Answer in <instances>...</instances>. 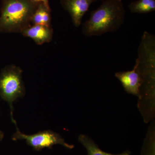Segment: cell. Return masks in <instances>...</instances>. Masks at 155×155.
<instances>
[{
	"mask_svg": "<svg viewBox=\"0 0 155 155\" xmlns=\"http://www.w3.org/2000/svg\"><path fill=\"white\" fill-rule=\"evenodd\" d=\"M121 1H123V0H121Z\"/></svg>",
	"mask_w": 155,
	"mask_h": 155,
	"instance_id": "14",
	"label": "cell"
},
{
	"mask_svg": "<svg viewBox=\"0 0 155 155\" xmlns=\"http://www.w3.org/2000/svg\"><path fill=\"white\" fill-rule=\"evenodd\" d=\"M99 0H61L60 2L63 8L70 15L73 25L78 28L91 4Z\"/></svg>",
	"mask_w": 155,
	"mask_h": 155,
	"instance_id": "6",
	"label": "cell"
},
{
	"mask_svg": "<svg viewBox=\"0 0 155 155\" xmlns=\"http://www.w3.org/2000/svg\"><path fill=\"white\" fill-rule=\"evenodd\" d=\"M22 73L21 68L11 65L5 67L0 74V97L8 103L14 123L16 122L13 116V103L25 94Z\"/></svg>",
	"mask_w": 155,
	"mask_h": 155,
	"instance_id": "4",
	"label": "cell"
},
{
	"mask_svg": "<svg viewBox=\"0 0 155 155\" xmlns=\"http://www.w3.org/2000/svg\"><path fill=\"white\" fill-rule=\"evenodd\" d=\"M4 133H3L2 131L0 130V141H1V140H2V139L3 138V137H4Z\"/></svg>",
	"mask_w": 155,
	"mask_h": 155,
	"instance_id": "13",
	"label": "cell"
},
{
	"mask_svg": "<svg viewBox=\"0 0 155 155\" xmlns=\"http://www.w3.org/2000/svg\"><path fill=\"white\" fill-rule=\"evenodd\" d=\"M32 1L36 3H43L47 7L50 8L48 0H32Z\"/></svg>",
	"mask_w": 155,
	"mask_h": 155,
	"instance_id": "12",
	"label": "cell"
},
{
	"mask_svg": "<svg viewBox=\"0 0 155 155\" xmlns=\"http://www.w3.org/2000/svg\"><path fill=\"white\" fill-rule=\"evenodd\" d=\"M23 36L32 39L36 44L42 45L51 41L53 29L51 26L41 25H32L21 32Z\"/></svg>",
	"mask_w": 155,
	"mask_h": 155,
	"instance_id": "8",
	"label": "cell"
},
{
	"mask_svg": "<svg viewBox=\"0 0 155 155\" xmlns=\"http://www.w3.org/2000/svg\"><path fill=\"white\" fill-rule=\"evenodd\" d=\"M39 3L32 0H4L0 17V31L20 33L31 25Z\"/></svg>",
	"mask_w": 155,
	"mask_h": 155,
	"instance_id": "3",
	"label": "cell"
},
{
	"mask_svg": "<svg viewBox=\"0 0 155 155\" xmlns=\"http://www.w3.org/2000/svg\"><path fill=\"white\" fill-rule=\"evenodd\" d=\"M15 125L17 131L13 134V140H25L28 145L36 150H39L45 148H51L53 146L57 144L61 145L69 149H72L74 147L73 145L66 143L60 134L51 130H45L35 134L27 135L19 130L17 124Z\"/></svg>",
	"mask_w": 155,
	"mask_h": 155,
	"instance_id": "5",
	"label": "cell"
},
{
	"mask_svg": "<svg viewBox=\"0 0 155 155\" xmlns=\"http://www.w3.org/2000/svg\"><path fill=\"white\" fill-rule=\"evenodd\" d=\"M115 76L122 84L126 92L139 97L141 87V80L140 75L135 67L130 71L116 72Z\"/></svg>",
	"mask_w": 155,
	"mask_h": 155,
	"instance_id": "7",
	"label": "cell"
},
{
	"mask_svg": "<svg viewBox=\"0 0 155 155\" xmlns=\"http://www.w3.org/2000/svg\"><path fill=\"white\" fill-rule=\"evenodd\" d=\"M126 15L121 0H105L96 10L91 11L89 18L84 22L82 32L87 37L99 36L119 30Z\"/></svg>",
	"mask_w": 155,
	"mask_h": 155,
	"instance_id": "2",
	"label": "cell"
},
{
	"mask_svg": "<svg viewBox=\"0 0 155 155\" xmlns=\"http://www.w3.org/2000/svg\"><path fill=\"white\" fill-rule=\"evenodd\" d=\"M78 140L86 148L87 155H130V152L128 150L116 155L105 152L101 150L92 139L85 134H80Z\"/></svg>",
	"mask_w": 155,
	"mask_h": 155,
	"instance_id": "10",
	"label": "cell"
},
{
	"mask_svg": "<svg viewBox=\"0 0 155 155\" xmlns=\"http://www.w3.org/2000/svg\"><path fill=\"white\" fill-rule=\"evenodd\" d=\"M51 9L43 3H39L31 19L32 25L51 26Z\"/></svg>",
	"mask_w": 155,
	"mask_h": 155,
	"instance_id": "9",
	"label": "cell"
},
{
	"mask_svg": "<svg viewBox=\"0 0 155 155\" xmlns=\"http://www.w3.org/2000/svg\"><path fill=\"white\" fill-rule=\"evenodd\" d=\"M135 67L140 75L141 87L137 107L145 123L155 116V37L145 31L139 46Z\"/></svg>",
	"mask_w": 155,
	"mask_h": 155,
	"instance_id": "1",
	"label": "cell"
},
{
	"mask_svg": "<svg viewBox=\"0 0 155 155\" xmlns=\"http://www.w3.org/2000/svg\"><path fill=\"white\" fill-rule=\"evenodd\" d=\"M131 13L147 14L155 11V0H137L128 5Z\"/></svg>",
	"mask_w": 155,
	"mask_h": 155,
	"instance_id": "11",
	"label": "cell"
}]
</instances>
